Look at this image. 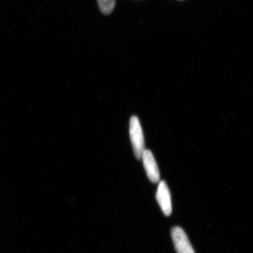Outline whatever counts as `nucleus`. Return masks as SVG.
I'll return each mask as SVG.
<instances>
[{"instance_id": "obj_2", "label": "nucleus", "mask_w": 253, "mask_h": 253, "mask_svg": "<svg viewBox=\"0 0 253 253\" xmlns=\"http://www.w3.org/2000/svg\"><path fill=\"white\" fill-rule=\"evenodd\" d=\"M171 236L177 253H195L187 236L181 228L173 227Z\"/></svg>"}, {"instance_id": "obj_3", "label": "nucleus", "mask_w": 253, "mask_h": 253, "mask_svg": "<svg viewBox=\"0 0 253 253\" xmlns=\"http://www.w3.org/2000/svg\"><path fill=\"white\" fill-rule=\"evenodd\" d=\"M156 198L164 214L167 216H170L172 213L171 198L169 188L165 181H161L160 182Z\"/></svg>"}, {"instance_id": "obj_1", "label": "nucleus", "mask_w": 253, "mask_h": 253, "mask_svg": "<svg viewBox=\"0 0 253 253\" xmlns=\"http://www.w3.org/2000/svg\"><path fill=\"white\" fill-rule=\"evenodd\" d=\"M129 131L135 157L141 160L145 150V142L140 120L137 116H132L130 119Z\"/></svg>"}, {"instance_id": "obj_5", "label": "nucleus", "mask_w": 253, "mask_h": 253, "mask_svg": "<svg viewBox=\"0 0 253 253\" xmlns=\"http://www.w3.org/2000/svg\"><path fill=\"white\" fill-rule=\"evenodd\" d=\"M100 11L105 15H109L115 8L116 0H97Z\"/></svg>"}, {"instance_id": "obj_4", "label": "nucleus", "mask_w": 253, "mask_h": 253, "mask_svg": "<svg viewBox=\"0 0 253 253\" xmlns=\"http://www.w3.org/2000/svg\"><path fill=\"white\" fill-rule=\"evenodd\" d=\"M147 175L150 181L156 183L160 181V174L156 160L149 150H145L142 158Z\"/></svg>"}]
</instances>
